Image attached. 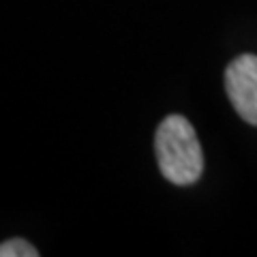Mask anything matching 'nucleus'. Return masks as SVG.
I'll list each match as a JSON object with an SVG mask.
<instances>
[{"mask_svg":"<svg viewBox=\"0 0 257 257\" xmlns=\"http://www.w3.org/2000/svg\"><path fill=\"white\" fill-rule=\"evenodd\" d=\"M225 88L240 118L257 126V56L244 54L225 71Z\"/></svg>","mask_w":257,"mask_h":257,"instance_id":"2","label":"nucleus"},{"mask_svg":"<svg viewBox=\"0 0 257 257\" xmlns=\"http://www.w3.org/2000/svg\"><path fill=\"white\" fill-rule=\"evenodd\" d=\"M0 255L3 257H37L39 251L30 242L22 238H13V240H7L0 246Z\"/></svg>","mask_w":257,"mask_h":257,"instance_id":"3","label":"nucleus"},{"mask_svg":"<svg viewBox=\"0 0 257 257\" xmlns=\"http://www.w3.org/2000/svg\"><path fill=\"white\" fill-rule=\"evenodd\" d=\"M159 170L172 184H193L204 170V155L195 128L184 116L172 114L159 124L155 135Z\"/></svg>","mask_w":257,"mask_h":257,"instance_id":"1","label":"nucleus"}]
</instances>
